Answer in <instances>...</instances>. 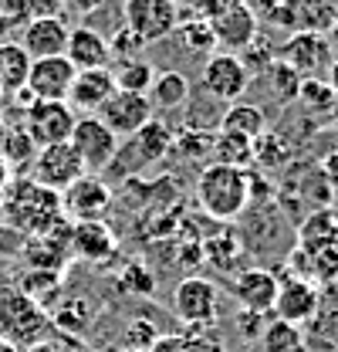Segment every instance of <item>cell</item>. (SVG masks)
<instances>
[{"label":"cell","mask_w":338,"mask_h":352,"mask_svg":"<svg viewBox=\"0 0 338 352\" xmlns=\"http://www.w3.org/2000/svg\"><path fill=\"white\" fill-rule=\"evenodd\" d=\"M216 329V325H213ZM213 329H186V332H159L156 342L146 352H213L220 342L213 339Z\"/></svg>","instance_id":"cell-28"},{"label":"cell","mask_w":338,"mask_h":352,"mask_svg":"<svg viewBox=\"0 0 338 352\" xmlns=\"http://www.w3.org/2000/svg\"><path fill=\"white\" fill-rule=\"evenodd\" d=\"M68 142H71V149L78 153L84 173H98V170L112 166V160H115V153H119V135L109 129L98 116H78Z\"/></svg>","instance_id":"cell-5"},{"label":"cell","mask_w":338,"mask_h":352,"mask_svg":"<svg viewBox=\"0 0 338 352\" xmlns=\"http://www.w3.org/2000/svg\"><path fill=\"white\" fill-rule=\"evenodd\" d=\"M220 132H234V135L257 142L267 132V116L254 102H230V109L220 116Z\"/></svg>","instance_id":"cell-24"},{"label":"cell","mask_w":338,"mask_h":352,"mask_svg":"<svg viewBox=\"0 0 338 352\" xmlns=\"http://www.w3.org/2000/svg\"><path fill=\"white\" fill-rule=\"evenodd\" d=\"M251 10L257 21H264L267 28H281V14H284V0H254Z\"/></svg>","instance_id":"cell-40"},{"label":"cell","mask_w":338,"mask_h":352,"mask_svg":"<svg viewBox=\"0 0 338 352\" xmlns=\"http://www.w3.org/2000/svg\"><path fill=\"white\" fill-rule=\"evenodd\" d=\"M172 3H176V7H190V10H196L200 0H172Z\"/></svg>","instance_id":"cell-50"},{"label":"cell","mask_w":338,"mask_h":352,"mask_svg":"<svg viewBox=\"0 0 338 352\" xmlns=\"http://www.w3.org/2000/svg\"><path fill=\"white\" fill-rule=\"evenodd\" d=\"M156 336H159V329L153 325V322H146V318H135V322H128L126 329H122V349H149L153 342H156Z\"/></svg>","instance_id":"cell-39"},{"label":"cell","mask_w":338,"mask_h":352,"mask_svg":"<svg viewBox=\"0 0 338 352\" xmlns=\"http://www.w3.org/2000/svg\"><path fill=\"white\" fill-rule=\"evenodd\" d=\"M213 352H227V349H223V346H220V349H213Z\"/></svg>","instance_id":"cell-52"},{"label":"cell","mask_w":338,"mask_h":352,"mask_svg":"<svg viewBox=\"0 0 338 352\" xmlns=\"http://www.w3.org/2000/svg\"><path fill=\"white\" fill-rule=\"evenodd\" d=\"M179 44L190 51V54H213L216 51V38H213V28L203 21V17H190V21H179L176 31H172Z\"/></svg>","instance_id":"cell-33"},{"label":"cell","mask_w":338,"mask_h":352,"mask_svg":"<svg viewBox=\"0 0 338 352\" xmlns=\"http://www.w3.org/2000/svg\"><path fill=\"white\" fill-rule=\"evenodd\" d=\"M297 248H338V217L328 207L297 223Z\"/></svg>","instance_id":"cell-26"},{"label":"cell","mask_w":338,"mask_h":352,"mask_svg":"<svg viewBox=\"0 0 338 352\" xmlns=\"http://www.w3.org/2000/svg\"><path fill=\"white\" fill-rule=\"evenodd\" d=\"M119 352H142V349H119Z\"/></svg>","instance_id":"cell-51"},{"label":"cell","mask_w":338,"mask_h":352,"mask_svg":"<svg viewBox=\"0 0 338 352\" xmlns=\"http://www.w3.org/2000/svg\"><path fill=\"white\" fill-rule=\"evenodd\" d=\"M264 78H271V91H274V98L278 102H291V98H297V88H301V75L297 72H291L284 61H271L264 72H260Z\"/></svg>","instance_id":"cell-36"},{"label":"cell","mask_w":338,"mask_h":352,"mask_svg":"<svg viewBox=\"0 0 338 352\" xmlns=\"http://www.w3.org/2000/svg\"><path fill=\"white\" fill-rule=\"evenodd\" d=\"M153 102H149V95H132V91H115L95 116L109 126V129L115 132L119 139L122 135H135V132L142 129L149 119H153Z\"/></svg>","instance_id":"cell-13"},{"label":"cell","mask_w":338,"mask_h":352,"mask_svg":"<svg viewBox=\"0 0 338 352\" xmlns=\"http://www.w3.org/2000/svg\"><path fill=\"white\" fill-rule=\"evenodd\" d=\"M338 14V0H284V31H328Z\"/></svg>","instance_id":"cell-22"},{"label":"cell","mask_w":338,"mask_h":352,"mask_svg":"<svg viewBox=\"0 0 338 352\" xmlns=\"http://www.w3.org/2000/svg\"><path fill=\"white\" fill-rule=\"evenodd\" d=\"M230 292H234V302L240 305V311L271 315L274 295H278V274L267 267H247L230 281Z\"/></svg>","instance_id":"cell-17"},{"label":"cell","mask_w":338,"mask_h":352,"mask_svg":"<svg viewBox=\"0 0 338 352\" xmlns=\"http://www.w3.org/2000/svg\"><path fill=\"white\" fill-rule=\"evenodd\" d=\"M207 24L213 28L216 47L234 51V54H240L244 47H251L257 41V31H260V21H257V14L251 10V3H240V7H234V10L207 21Z\"/></svg>","instance_id":"cell-19"},{"label":"cell","mask_w":338,"mask_h":352,"mask_svg":"<svg viewBox=\"0 0 338 352\" xmlns=\"http://www.w3.org/2000/svg\"><path fill=\"white\" fill-rule=\"evenodd\" d=\"M71 254L88 264H105L119 254V237L105 220H78L71 223Z\"/></svg>","instance_id":"cell-18"},{"label":"cell","mask_w":338,"mask_h":352,"mask_svg":"<svg viewBox=\"0 0 338 352\" xmlns=\"http://www.w3.org/2000/svg\"><path fill=\"white\" fill-rule=\"evenodd\" d=\"M0 14H3L10 24H17V21L27 17V14H24V0H0Z\"/></svg>","instance_id":"cell-45"},{"label":"cell","mask_w":338,"mask_h":352,"mask_svg":"<svg viewBox=\"0 0 338 352\" xmlns=\"http://www.w3.org/2000/svg\"><path fill=\"white\" fill-rule=\"evenodd\" d=\"M84 173L78 153L71 149V142H54V146H41L31 160V179H38L47 190H65L71 186L78 176Z\"/></svg>","instance_id":"cell-11"},{"label":"cell","mask_w":338,"mask_h":352,"mask_svg":"<svg viewBox=\"0 0 338 352\" xmlns=\"http://www.w3.org/2000/svg\"><path fill=\"white\" fill-rule=\"evenodd\" d=\"M27 21L34 17H65V0H24Z\"/></svg>","instance_id":"cell-41"},{"label":"cell","mask_w":338,"mask_h":352,"mask_svg":"<svg viewBox=\"0 0 338 352\" xmlns=\"http://www.w3.org/2000/svg\"><path fill=\"white\" fill-rule=\"evenodd\" d=\"M308 352H338V292L335 285H325L318 295L315 315L301 325Z\"/></svg>","instance_id":"cell-15"},{"label":"cell","mask_w":338,"mask_h":352,"mask_svg":"<svg viewBox=\"0 0 338 352\" xmlns=\"http://www.w3.org/2000/svg\"><path fill=\"white\" fill-rule=\"evenodd\" d=\"M251 72H247V65L240 61V54H234V51H213L207 54V61H203V72H200V82L203 88L210 91L213 98H220V102H240V95L247 91L251 85Z\"/></svg>","instance_id":"cell-9"},{"label":"cell","mask_w":338,"mask_h":352,"mask_svg":"<svg viewBox=\"0 0 338 352\" xmlns=\"http://www.w3.org/2000/svg\"><path fill=\"white\" fill-rule=\"evenodd\" d=\"M115 75V88L119 91H132V95H149V88L156 82V68L142 58H132V61H119L112 68Z\"/></svg>","instance_id":"cell-32"},{"label":"cell","mask_w":338,"mask_h":352,"mask_svg":"<svg viewBox=\"0 0 338 352\" xmlns=\"http://www.w3.org/2000/svg\"><path fill=\"white\" fill-rule=\"evenodd\" d=\"M34 153H38V146H34V139L24 132V126H7L3 132V142H0V160L7 163V166H24V163H31L34 160Z\"/></svg>","instance_id":"cell-34"},{"label":"cell","mask_w":338,"mask_h":352,"mask_svg":"<svg viewBox=\"0 0 338 352\" xmlns=\"http://www.w3.org/2000/svg\"><path fill=\"white\" fill-rule=\"evenodd\" d=\"M196 204L207 217L220 223L237 220L251 204V170L207 163L196 176Z\"/></svg>","instance_id":"cell-2"},{"label":"cell","mask_w":338,"mask_h":352,"mask_svg":"<svg viewBox=\"0 0 338 352\" xmlns=\"http://www.w3.org/2000/svg\"><path fill=\"white\" fill-rule=\"evenodd\" d=\"M172 315L186 325V329H213L216 315H220V288L210 278L190 274L172 288Z\"/></svg>","instance_id":"cell-4"},{"label":"cell","mask_w":338,"mask_h":352,"mask_svg":"<svg viewBox=\"0 0 338 352\" xmlns=\"http://www.w3.org/2000/svg\"><path fill=\"white\" fill-rule=\"evenodd\" d=\"M260 349L264 352H308V346H304L301 325L271 318V322L264 325V332H260Z\"/></svg>","instance_id":"cell-31"},{"label":"cell","mask_w":338,"mask_h":352,"mask_svg":"<svg viewBox=\"0 0 338 352\" xmlns=\"http://www.w3.org/2000/svg\"><path fill=\"white\" fill-rule=\"evenodd\" d=\"M109 0H65V10H71V14H78V17H88V14H95V10H102Z\"/></svg>","instance_id":"cell-44"},{"label":"cell","mask_w":338,"mask_h":352,"mask_svg":"<svg viewBox=\"0 0 338 352\" xmlns=\"http://www.w3.org/2000/svg\"><path fill=\"white\" fill-rule=\"evenodd\" d=\"M186 98H190V82H186V75H179V72H159L153 88H149L153 109H163V112L183 109Z\"/></svg>","instance_id":"cell-30"},{"label":"cell","mask_w":338,"mask_h":352,"mask_svg":"<svg viewBox=\"0 0 338 352\" xmlns=\"http://www.w3.org/2000/svg\"><path fill=\"white\" fill-rule=\"evenodd\" d=\"M65 58L75 65V72H88V68H112V51H109V38L88 24H78L68 31V47Z\"/></svg>","instance_id":"cell-21"},{"label":"cell","mask_w":338,"mask_h":352,"mask_svg":"<svg viewBox=\"0 0 338 352\" xmlns=\"http://www.w3.org/2000/svg\"><path fill=\"white\" fill-rule=\"evenodd\" d=\"M240 3H247V0H200L193 14H196V17H203V21H213V17H220V14H227V10L240 7Z\"/></svg>","instance_id":"cell-42"},{"label":"cell","mask_w":338,"mask_h":352,"mask_svg":"<svg viewBox=\"0 0 338 352\" xmlns=\"http://www.w3.org/2000/svg\"><path fill=\"white\" fill-rule=\"evenodd\" d=\"M47 332H51V318L41 302L27 298L21 288L0 292V339L27 349L47 339Z\"/></svg>","instance_id":"cell-3"},{"label":"cell","mask_w":338,"mask_h":352,"mask_svg":"<svg viewBox=\"0 0 338 352\" xmlns=\"http://www.w3.org/2000/svg\"><path fill=\"white\" fill-rule=\"evenodd\" d=\"M325 38H328V44H332V54L338 58V14H335V21H332V28L325 31Z\"/></svg>","instance_id":"cell-46"},{"label":"cell","mask_w":338,"mask_h":352,"mask_svg":"<svg viewBox=\"0 0 338 352\" xmlns=\"http://www.w3.org/2000/svg\"><path fill=\"white\" fill-rule=\"evenodd\" d=\"M27 72H31L27 51L14 41L0 44V95H17L27 85Z\"/></svg>","instance_id":"cell-27"},{"label":"cell","mask_w":338,"mask_h":352,"mask_svg":"<svg viewBox=\"0 0 338 352\" xmlns=\"http://www.w3.org/2000/svg\"><path fill=\"white\" fill-rule=\"evenodd\" d=\"M115 288L122 295H132V298H149L156 292V274L146 264H126L115 274Z\"/></svg>","instance_id":"cell-35"},{"label":"cell","mask_w":338,"mask_h":352,"mask_svg":"<svg viewBox=\"0 0 338 352\" xmlns=\"http://www.w3.org/2000/svg\"><path fill=\"white\" fill-rule=\"evenodd\" d=\"M0 210L14 227H21L24 234H44L51 227H58L65 220L61 210V193L47 190L38 179H10L0 193Z\"/></svg>","instance_id":"cell-1"},{"label":"cell","mask_w":338,"mask_h":352,"mask_svg":"<svg viewBox=\"0 0 338 352\" xmlns=\"http://www.w3.org/2000/svg\"><path fill=\"white\" fill-rule=\"evenodd\" d=\"M109 51H112V61H132V58H139L146 51V41L122 24L115 34H109Z\"/></svg>","instance_id":"cell-38"},{"label":"cell","mask_w":338,"mask_h":352,"mask_svg":"<svg viewBox=\"0 0 338 352\" xmlns=\"http://www.w3.org/2000/svg\"><path fill=\"white\" fill-rule=\"evenodd\" d=\"M115 75L112 68H88V72H78L75 82L68 88V105L75 109V116H95L112 95H115Z\"/></svg>","instance_id":"cell-16"},{"label":"cell","mask_w":338,"mask_h":352,"mask_svg":"<svg viewBox=\"0 0 338 352\" xmlns=\"http://www.w3.org/2000/svg\"><path fill=\"white\" fill-rule=\"evenodd\" d=\"M328 85H332V91L338 95V58L328 65Z\"/></svg>","instance_id":"cell-47"},{"label":"cell","mask_w":338,"mask_h":352,"mask_svg":"<svg viewBox=\"0 0 338 352\" xmlns=\"http://www.w3.org/2000/svg\"><path fill=\"white\" fill-rule=\"evenodd\" d=\"M210 163L223 166H237V170H251L254 166V142L234 132H216L210 142Z\"/></svg>","instance_id":"cell-29"},{"label":"cell","mask_w":338,"mask_h":352,"mask_svg":"<svg viewBox=\"0 0 338 352\" xmlns=\"http://www.w3.org/2000/svg\"><path fill=\"white\" fill-rule=\"evenodd\" d=\"M75 65L65 58V54H54V58H38L31 61V72H27V91L31 98H44V102H65L68 98V88L75 82Z\"/></svg>","instance_id":"cell-12"},{"label":"cell","mask_w":338,"mask_h":352,"mask_svg":"<svg viewBox=\"0 0 338 352\" xmlns=\"http://www.w3.org/2000/svg\"><path fill=\"white\" fill-rule=\"evenodd\" d=\"M322 176H325V183H328L332 197H338V146L332 149V153H325V156H322Z\"/></svg>","instance_id":"cell-43"},{"label":"cell","mask_w":338,"mask_h":352,"mask_svg":"<svg viewBox=\"0 0 338 352\" xmlns=\"http://www.w3.org/2000/svg\"><path fill=\"white\" fill-rule=\"evenodd\" d=\"M122 24L146 44L163 41L179 24V7L172 0H122Z\"/></svg>","instance_id":"cell-6"},{"label":"cell","mask_w":338,"mask_h":352,"mask_svg":"<svg viewBox=\"0 0 338 352\" xmlns=\"http://www.w3.org/2000/svg\"><path fill=\"white\" fill-rule=\"evenodd\" d=\"M51 329H61L65 336H78L88 332V325L95 322V305L88 302V295H61L54 308H47Z\"/></svg>","instance_id":"cell-23"},{"label":"cell","mask_w":338,"mask_h":352,"mask_svg":"<svg viewBox=\"0 0 338 352\" xmlns=\"http://www.w3.org/2000/svg\"><path fill=\"white\" fill-rule=\"evenodd\" d=\"M0 352H24V349L14 346V342H7V339H0Z\"/></svg>","instance_id":"cell-49"},{"label":"cell","mask_w":338,"mask_h":352,"mask_svg":"<svg viewBox=\"0 0 338 352\" xmlns=\"http://www.w3.org/2000/svg\"><path fill=\"white\" fill-rule=\"evenodd\" d=\"M278 61H284L301 78H318L335 61L332 44L322 31H291L288 41L278 47Z\"/></svg>","instance_id":"cell-8"},{"label":"cell","mask_w":338,"mask_h":352,"mask_svg":"<svg viewBox=\"0 0 338 352\" xmlns=\"http://www.w3.org/2000/svg\"><path fill=\"white\" fill-rule=\"evenodd\" d=\"M75 109L68 102H44V98H34L27 109H24V119L21 126L24 132L34 139V146H54V142H68L71 139V129H75Z\"/></svg>","instance_id":"cell-7"},{"label":"cell","mask_w":338,"mask_h":352,"mask_svg":"<svg viewBox=\"0 0 338 352\" xmlns=\"http://www.w3.org/2000/svg\"><path fill=\"white\" fill-rule=\"evenodd\" d=\"M68 24H65V17H34V21H27L24 24V31H21V47L27 51V58L31 61H38V58H54V54H65V47H68Z\"/></svg>","instance_id":"cell-20"},{"label":"cell","mask_w":338,"mask_h":352,"mask_svg":"<svg viewBox=\"0 0 338 352\" xmlns=\"http://www.w3.org/2000/svg\"><path fill=\"white\" fill-rule=\"evenodd\" d=\"M112 207V186L98 173H82L71 186L61 190V210L71 223L78 220H102Z\"/></svg>","instance_id":"cell-10"},{"label":"cell","mask_w":338,"mask_h":352,"mask_svg":"<svg viewBox=\"0 0 338 352\" xmlns=\"http://www.w3.org/2000/svg\"><path fill=\"white\" fill-rule=\"evenodd\" d=\"M291 156L288 142L278 135V132H264L257 142H254V163H264V166H284Z\"/></svg>","instance_id":"cell-37"},{"label":"cell","mask_w":338,"mask_h":352,"mask_svg":"<svg viewBox=\"0 0 338 352\" xmlns=\"http://www.w3.org/2000/svg\"><path fill=\"white\" fill-rule=\"evenodd\" d=\"M318 295H322L318 285H311L308 278L291 274L288 281H278V295H274L271 315L281 318V322H291V325H304L315 315V308H318Z\"/></svg>","instance_id":"cell-14"},{"label":"cell","mask_w":338,"mask_h":352,"mask_svg":"<svg viewBox=\"0 0 338 352\" xmlns=\"http://www.w3.org/2000/svg\"><path fill=\"white\" fill-rule=\"evenodd\" d=\"M335 292H338V278H335Z\"/></svg>","instance_id":"cell-53"},{"label":"cell","mask_w":338,"mask_h":352,"mask_svg":"<svg viewBox=\"0 0 338 352\" xmlns=\"http://www.w3.org/2000/svg\"><path fill=\"white\" fill-rule=\"evenodd\" d=\"M10 28H14V24H10V21H7V17L0 14V44L7 41V34H10Z\"/></svg>","instance_id":"cell-48"},{"label":"cell","mask_w":338,"mask_h":352,"mask_svg":"<svg viewBox=\"0 0 338 352\" xmlns=\"http://www.w3.org/2000/svg\"><path fill=\"white\" fill-rule=\"evenodd\" d=\"M172 129H169L163 119H149L142 129L132 135V153H135V160L139 163H159L163 156H166L169 149H172Z\"/></svg>","instance_id":"cell-25"}]
</instances>
